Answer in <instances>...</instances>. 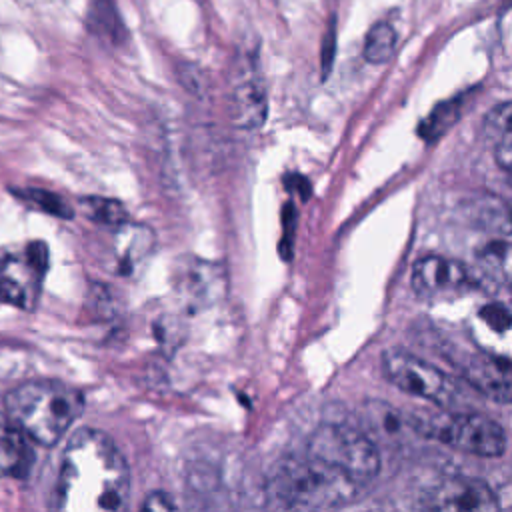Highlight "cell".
Here are the masks:
<instances>
[{
	"mask_svg": "<svg viewBox=\"0 0 512 512\" xmlns=\"http://www.w3.org/2000/svg\"><path fill=\"white\" fill-rule=\"evenodd\" d=\"M130 496V470L114 440L94 428L66 444L54 488V508L70 512L122 510Z\"/></svg>",
	"mask_w": 512,
	"mask_h": 512,
	"instance_id": "obj_1",
	"label": "cell"
},
{
	"mask_svg": "<svg viewBox=\"0 0 512 512\" xmlns=\"http://www.w3.org/2000/svg\"><path fill=\"white\" fill-rule=\"evenodd\" d=\"M362 484L304 450V454L288 456L276 462L266 482L270 506L288 510H326L350 504Z\"/></svg>",
	"mask_w": 512,
	"mask_h": 512,
	"instance_id": "obj_2",
	"label": "cell"
},
{
	"mask_svg": "<svg viewBox=\"0 0 512 512\" xmlns=\"http://www.w3.org/2000/svg\"><path fill=\"white\" fill-rule=\"evenodd\" d=\"M6 414L40 446H54L84 410L78 388L60 380H32L12 388Z\"/></svg>",
	"mask_w": 512,
	"mask_h": 512,
	"instance_id": "obj_3",
	"label": "cell"
},
{
	"mask_svg": "<svg viewBox=\"0 0 512 512\" xmlns=\"http://www.w3.org/2000/svg\"><path fill=\"white\" fill-rule=\"evenodd\" d=\"M408 424L418 434L466 454L496 458L506 450L502 426L482 414L416 412L408 418Z\"/></svg>",
	"mask_w": 512,
	"mask_h": 512,
	"instance_id": "obj_4",
	"label": "cell"
},
{
	"mask_svg": "<svg viewBox=\"0 0 512 512\" xmlns=\"http://www.w3.org/2000/svg\"><path fill=\"white\" fill-rule=\"evenodd\" d=\"M306 450L338 466L358 484H368L380 472L382 460L368 434L346 424H322L308 438Z\"/></svg>",
	"mask_w": 512,
	"mask_h": 512,
	"instance_id": "obj_5",
	"label": "cell"
},
{
	"mask_svg": "<svg viewBox=\"0 0 512 512\" xmlns=\"http://www.w3.org/2000/svg\"><path fill=\"white\" fill-rule=\"evenodd\" d=\"M48 246L42 240L0 248V300L32 310L42 294Z\"/></svg>",
	"mask_w": 512,
	"mask_h": 512,
	"instance_id": "obj_6",
	"label": "cell"
},
{
	"mask_svg": "<svg viewBox=\"0 0 512 512\" xmlns=\"http://www.w3.org/2000/svg\"><path fill=\"white\" fill-rule=\"evenodd\" d=\"M382 368L386 378L406 394L420 396L436 404H448L456 394V386L442 370L406 350H386L382 354Z\"/></svg>",
	"mask_w": 512,
	"mask_h": 512,
	"instance_id": "obj_7",
	"label": "cell"
},
{
	"mask_svg": "<svg viewBox=\"0 0 512 512\" xmlns=\"http://www.w3.org/2000/svg\"><path fill=\"white\" fill-rule=\"evenodd\" d=\"M418 506L440 512H484L498 510L500 502L494 490L478 478H448L428 488Z\"/></svg>",
	"mask_w": 512,
	"mask_h": 512,
	"instance_id": "obj_8",
	"label": "cell"
},
{
	"mask_svg": "<svg viewBox=\"0 0 512 512\" xmlns=\"http://www.w3.org/2000/svg\"><path fill=\"white\" fill-rule=\"evenodd\" d=\"M476 286L470 270L446 256H424L412 268V288L422 298H446Z\"/></svg>",
	"mask_w": 512,
	"mask_h": 512,
	"instance_id": "obj_9",
	"label": "cell"
},
{
	"mask_svg": "<svg viewBox=\"0 0 512 512\" xmlns=\"http://www.w3.org/2000/svg\"><path fill=\"white\" fill-rule=\"evenodd\" d=\"M472 342L488 352L512 360V304L486 302L468 320Z\"/></svg>",
	"mask_w": 512,
	"mask_h": 512,
	"instance_id": "obj_10",
	"label": "cell"
},
{
	"mask_svg": "<svg viewBox=\"0 0 512 512\" xmlns=\"http://www.w3.org/2000/svg\"><path fill=\"white\" fill-rule=\"evenodd\" d=\"M464 380L482 396L512 404V360L480 350L462 364Z\"/></svg>",
	"mask_w": 512,
	"mask_h": 512,
	"instance_id": "obj_11",
	"label": "cell"
},
{
	"mask_svg": "<svg viewBox=\"0 0 512 512\" xmlns=\"http://www.w3.org/2000/svg\"><path fill=\"white\" fill-rule=\"evenodd\" d=\"M266 112H268V104H266L264 84L256 74V70L248 66L232 88L230 116L236 126L244 130H254L264 124Z\"/></svg>",
	"mask_w": 512,
	"mask_h": 512,
	"instance_id": "obj_12",
	"label": "cell"
},
{
	"mask_svg": "<svg viewBox=\"0 0 512 512\" xmlns=\"http://www.w3.org/2000/svg\"><path fill=\"white\" fill-rule=\"evenodd\" d=\"M34 464V450L28 434L8 416L0 412V476L26 478Z\"/></svg>",
	"mask_w": 512,
	"mask_h": 512,
	"instance_id": "obj_13",
	"label": "cell"
},
{
	"mask_svg": "<svg viewBox=\"0 0 512 512\" xmlns=\"http://www.w3.org/2000/svg\"><path fill=\"white\" fill-rule=\"evenodd\" d=\"M154 234L140 224H120L112 236V266L116 274H130L150 254Z\"/></svg>",
	"mask_w": 512,
	"mask_h": 512,
	"instance_id": "obj_14",
	"label": "cell"
},
{
	"mask_svg": "<svg viewBox=\"0 0 512 512\" xmlns=\"http://www.w3.org/2000/svg\"><path fill=\"white\" fill-rule=\"evenodd\" d=\"M484 136L492 140L498 164L512 172V100L488 112L484 120Z\"/></svg>",
	"mask_w": 512,
	"mask_h": 512,
	"instance_id": "obj_15",
	"label": "cell"
},
{
	"mask_svg": "<svg viewBox=\"0 0 512 512\" xmlns=\"http://www.w3.org/2000/svg\"><path fill=\"white\" fill-rule=\"evenodd\" d=\"M396 30L388 22H376L364 40V58L370 64H382L386 62L396 48Z\"/></svg>",
	"mask_w": 512,
	"mask_h": 512,
	"instance_id": "obj_16",
	"label": "cell"
},
{
	"mask_svg": "<svg viewBox=\"0 0 512 512\" xmlns=\"http://www.w3.org/2000/svg\"><path fill=\"white\" fill-rule=\"evenodd\" d=\"M88 22L96 34L118 42L122 32V20L118 18L112 0H90Z\"/></svg>",
	"mask_w": 512,
	"mask_h": 512,
	"instance_id": "obj_17",
	"label": "cell"
},
{
	"mask_svg": "<svg viewBox=\"0 0 512 512\" xmlns=\"http://www.w3.org/2000/svg\"><path fill=\"white\" fill-rule=\"evenodd\" d=\"M84 212L88 218H92L98 224L104 226H120L124 222H128V212L124 210V206L116 200L110 198H84L82 200Z\"/></svg>",
	"mask_w": 512,
	"mask_h": 512,
	"instance_id": "obj_18",
	"label": "cell"
},
{
	"mask_svg": "<svg viewBox=\"0 0 512 512\" xmlns=\"http://www.w3.org/2000/svg\"><path fill=\"white\" fill-rule=\"evenodd\" d=\"M482 264L498 278L512 284V242H496L482 250Z\"/></svg>",
	"mask_w": 512,
	"mask_h": 512,
	"instance_id": "obj_19",
	"label": "cell"
},
{
	"mask_svg": "<svg viewBox=\"0 0 512 512\" xmlns=\"http://www.w3.org/2000/svg\"><path fill=\"white\" fill-rule=\"evenodd\" d=\"M22 200L30 202L32 206H36L38 210H44L48 214H54V216H62V218H70L72 216V210L70 206L58 196V194H52L48 190H32V188H26V190H20L16 192Z\"/></svg>",
	"mask_w": 512,
	"mask_h": 512,
	"instance_id": "obj_20",
	"label": "cell"
},
{
	"mask_svg": "<svg viewBox=\"0 0 512 512\" xmlns=\"http://www.w3.org/2000/svg\"><path fill=\"white\" fill-rule=\"evenodd\" d=\"M142 508L144 510H174L176 504L170 498V494H166V492H152V494L146 496Z\"/></svg>",
	"mask_w": 512,
	"mask_h": 512,
	"instance_id": "obj_21",
	"label": "cell"
}]
</instances>
